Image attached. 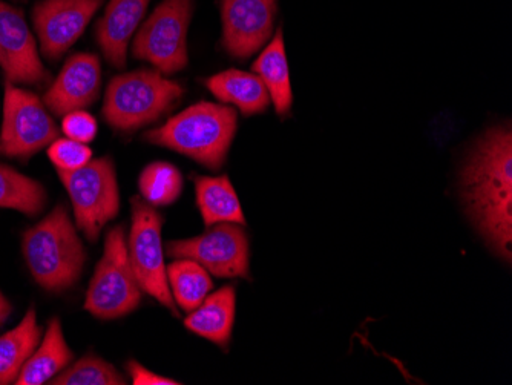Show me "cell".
Returning <instances> with one entry per match:
<instances>
[{
    "mask_svg": "<svg viewBox=\"0 0 512 385\" xmlns=\"http://www.w3.org/2000/svg\"><path fill=\"white\" fill-rule=\"evenodd\" d=\"M463 198L480 232L503 260L512 247V134L509 126L488 131L462 175Z\"/></svg>",
    "mask_w": 512,
    "mask_h": 385,
    "instance_id": "obj_1",
    "label": "cell"
},
{
    "mask_svg": "<svg viewBox=\"0 0 512 385\" xmlns=\"http://www.w3.org/2000/svg\"><path fill=\"white\" fill-rule=\"evenodd\" d=\"M238 114L234 108L200 102L169 119L160 128L146 132L152 145L172 149L200 165L217 171L237 134Z\"/></svg>",
    "mask_w": 512,
    "mask_h": 385,
    "instance_id": "obj_2",
    "label": "cell"
},
{
    "mask_svg": "<svg viewBox=\"0 0 512 385\" xmlns=\"http://www.w3.org/2000/svg\"><path fill=\"white\" fill-rule=\"evenodd\" d=\"M22 251L34 280L48 292H63L82 277L85 247L65 206L25 232Z\"/></svg>",
    "mask_w": 512,
    "mask_h": 385,
    "instance_id": "obj_3",
    "label": "cell"
},
{
    "mask_svg": "<svg viewBox=\"0 0 512 385\" xmlns=\"http://www.w3.org/2000/svg\"><path fill=\"white\" fill-rule=\"evenodd\" d=\"M183 94V86L166 79L160 71L120 74L106 88L103 117L117 131H137L165 116Z\"/></svg>",
    "mask_w": 512,
    "mask_h": 385,
    "instance_id": "obj_4",
    "label": "cell"
},
{
    "mask_svg": "<svg viewBox=\"0 0 512 385\" xmlns=\"http://www.w3.org/2000/svg\"><path fill=\"white\" fill-rule=\"evenodd\" d=\"M143 290L129 263L128 240L123 226L105 238V251L86 293L85 309L99 320H117L142 303Z\"/></svg>",
    "mask_w": 512,
    "mask_h": 385,
    "instance_id": "obj_5",
    "label": "cell"
},
{
    "mask_svg": "<svg viewBox=\"0 0 512 385\" xmlns=\"http://www.w3.org/2000/svg\"><path fill=\"white\" fill-rule=\"evenodd\" d=\"M57 174L73 203L77 228L94 243L120 211L119 183L112 158H96L77 171Z\"/></svg>",
    "mask_w": 512,
    "mask_h": 385,
    "instance_id": "obj_6",
    "label": "cell"
},
{
    "mask_svg": "<svg viewBox=\"0 0 512 385\" xmlns=\"http://www.w3.org/2000/svg\"><path fill=\"white\" fill-rule=\"evenodd\" d=\"M192 13V0H163L135 34L132 56L152 63L161 74L184 70Z\"/></svg>",
    "mask_w": 512,
    "mask_h": 385,
    "instance_id": "obj_7",
    "label": "cell"
},
{
    "mask_svg": "<svg viewBox=\"0 0 512 385\" xmlns=\"http://www.w3.org/2000/svg\"><path fill=\"white\" fill-rule=\"evenodd\" d=\"M132 224L128 238L129 263L143 292L178 315L166 272L161 228L163 218L143 198H131Z\"/></svg>",
    "mask_w": 512,
    "mask_h": 385,
    "instance_id": "obj_8",
    "label": "cell"
},
{
    "mask_svg": "<svg viewBox=\"0 0 512 385\" xmlns=\"http://www.w3.org/2000/svg\"><path fill=\"white\" fill-rule=\"evenodd\" d=\"M59 139V128L36 94L7 82L0 155L30 160Z\"/></svg>",
    "mask_w": 512,
    "mask_h": 385,
    "instance_id": "obj_9",
    "label": "cell"
},
{
    "mask_svg": "<svg viewBox=\"0 0 512 385\" xmlns=\"http://www.w3.org/2000/svg\"><path fill=\"white\" fill-rule=\"evenodd\" d=\"M168 255L197 261L215 277H249V241L237 223H218L198 237L169 241Z\"/></svg>",
    "mask_w": 512,
    "mask_h": 385,
    "instance_id": "obj_10",
    "label": "cell"
},
{
    "mask_svg": "<svg viewBox=\"0 0 512 385\" xmlns=\"http://www.w3.org/2000/svg\"><path fill=\"white\" fill-rule=\"evenodd\" d=\"M105 0H42L33 10L40 51L57 60L80 39Z\"/></svg>",
    "mask_w": 512,
    "mask_h": 385,
    "instance_id": "obj_11",
    "label": "cell"
},
{
    "mask_svg": "<svg viewBox=\"0 0 512 385\" xmlns=\"http://www.w3.org/2000/svg\"><path fill=\"white\" fill-rule=\"evenodd\" d=\"M0 68L8 82L42 85L51 74L37 51L36 39L19 8L0 0Z\"/></svg>",
    "mask_w": 512,
    "mask_h": 385,
    "instance_id": "obj_12",
    "label": "cell"
},
{
    "mask_svg": "<svg viewBox=\"0 0 512 385\" xmlns=\"http://www.w3.org/2000/svg\"><path fill=\"white\" fill-rule=\"evenodd\" d=\"M275 17L276 0H221L223 47L247 59L269 42Z\"/></svg>",
    "mask_w": 512,
    "mask_h": 385,
    "instance_id": "obj_13",
    "label": "cell"
},
{
    "mask_svg": "<svg viewBox=\"0 0 512 385\" xmlns=\"http://www.w3.org/2000/svg\"><path fill=\"white\" fill-rule=\"evenodd\" d=\"M102 86V65L99 57L89 53L74 54L66 60L43 102L54 116L88 108L96 102Z\"/></svg>",
    "mask_w": 512,
    "mask_h": 385,
    "instance_id": "obj_14",
    "label": "cell"
},
{
    "mask_svg": "<svg viewBox=\"0 0 512 385\" xmlns=\"http://www.w3.org/2000/svg\"><path fill=\"white\" fill-rule=\"evenodd\" d=\"M151 0H109L97 24L96 37L105 59L115 68L126 65L129 42L145 17Z\"/></svg>",
    "mask_w": 512,
    "mask_h": 385,
    "instance_id": "obj_15",
    "label": "cell"
},
{
    "mask_svg": "<svg viewBox=\"0 0 512 385\" xmlns=\"http://www.w3.org/2000/svg\"><path fill=\"white\" fill-rule=\"evenodd\" d=\"M235 289L232 286L223 287L218 292L207 295L203 303L192 310L191 315L184 320L195 335L209 339L221 349L229 346L235 321Z\"/></svg>",
    "mask_w": 512,
    "mask_h": 385,
    "instance_id": "obj_16",
    "label": "cell"
},
{
    "mask_svg": "<svg viewBox=\"0 0 512 385\" xmlns=\"http://www.w3.org/2000/svg\"><path fill=\"white\" fill-rule=\"evenodd\" d=\"M73 359L74 353L66 343L62 324H60L59 318H53L48 324V330L40 341L39 347L28 359L27 364L23 366L22 372L14 384H45L63 372Z\"/></svg>",
    "mask_w": 512,
    "mask_h": 385,
    "instance_id": "obj_17",
    "label": "cell"
},
{
    "mask_svg": "<svg viewBox=\"0 0 512 385\" xmlns=\"http://www.w3.org/2000/svg\"><path fill=\"white\" fill-rule=\"evenodd\" d=\"M206 86L221 103L237 106L244 116L261 114L270 103L269 91L256 74L224 71L207 79Z\"/></svg>",
    "mask_w": 512,
    "mask_h": 385,
    "instance_id": "obj_18",
    "label": "cell"
},
{
    "mask_svg": "<svg viewBox=\"0 0 512 385\" xmlns=\"http://www.w3.org/2000/svg\"><path fill=\"white\" fill-rule=\"evenodd\" d=\"M43 330L37 324V313L30 307L19 326L0 336V385L14 384L40 341Z\"/></svg>",
    "mask_w": 512,
    "mask_h": 385,
    "instance_id": "obj_19",
    "label": "cell"
},
{
    "mask_svg": "<svg viewBox=\"0 0 512 385\" xmlns=\"http://www.w3.org/2000/svg\"><path fill=\"white\" fill-rule=\"evenodd\" d=\"M253 71L263 80L269 91L270 100L275 106L278 116H287L292 108L293 94L290 85L289 65H287L286 47H284L283 30L276 31L272 42L261 53Z\"/></svg>",
    "mask_w": 512,
    "mask_h": 385,
    "instance_id": "obj_20",
    "label": "cell"
},
{
    "mask_svg": "<svg viewBox=\"0 0 512 385\" xmlns=\"http://www.w3.org/2000/svg\"><path fill=\"white\" fill-rule=\"evenodd\" d=\"M195 194L207 228L218 223L246 224L237 192L227 175L195 178Z\"/></svg>",
    "mask_w": 512,
    "mask_h": 385,
    "instance_id": "obj_21",
    "label": "cell"
},
{
    "mask_svg": "<svg viewBox=\"0 0 512 385\" xmlns=\"http://www.w3.org/2000/svg\"><path fill=\"white\" fill-rule=\"evenodd\" d=\"M172 297L180 309L192 312L209 295L214 283L211 275L197 261L181 258L166 267Z\"/></svg>",
    "mask_w": 512,
    "mask_h": 385,
    "instance_id": "obj_22",
    "label": "cell"
},
{
    "mask_svg": "<svg viewBox=\"0 0 512 385\" xmlns=\"http://www.w3.org/2000/svg\"><path fill=\"white\" fill-rule=\"evenodd\" d=\"M46 191L39 181L0 165V208L36 217L45 209Z\"/></svg>",
    "mask_w": 512,
    "mask_h": 385,
    "instance_id": "obj_23",
    "label": "cell"
},
{
    "mask_svg": "<svg viewBox=\"0 0 512 385\" xmlns=\"http://www.w3.org/2000/svg\"><path fill=\"white\" fill-rule=\"evenodd\" d=\"M143 200L151 206H169L183 191V175L168 162H154L143 169L138 178Z\"/></svg>",
    "mask_w": 512,
    "mask_h": 385,
    "instance_id": "obj_24",
    "label": "cell"
},
{
    "mask_svg": "<svg viewBox=\"0 0 512 385\" xmlns=\"http://www.w3.org/2000/svg\"><path fill=\"white\" fill-rule=\"evenodd\" d=\"M53 385H125L126 378L112 364L97 356L79 359L73 367L51 379Z\"/></svg>",
    "mask_w": 512,
    "mask_h": 385,
    "instance_id": "obj_25",
    "label": "cell"
},
{
    "mask_svg": "<svg viewBox=\"0 0 512 385\" xmlns=\"http://www.w3.org/2000/svg\"><path fill=\"white\" fill-rule=\"evenodd\" d=\"M50 157L57 171H77L88 165L92 160V151L85 143L76 142L66 137V139L54 140L48 149Z\"/></svg>",
    "mask_w": 512,
    "mask_h": 385,
    "instance_id": "obj_26",
    "label": "cell"
},
{
    "mask_svg": "<svg viewBox=\"0 0 512 385\" xmlns=\"http://www.w3.org/2000/svg\"><path fill=\"white\" fill-rule=\"evenodd\" d=\"M62 131L68 139L88 145L89 142L96 139L99 125L89 112L79 109V111L69 112L63 116Z\"/></svg>",
    "mask_w": 512,
    "mask_h": 385,
    "instance_id": "obj_27",
    "label": "cell"
},
{
    "mask_svg": "<svg viewBox=\"0 0 512 385\" xmlns=\"http://www.w3.org/2000/svg\"><path fill=\"white\" fill-rule=\"evenodd\" d=\"M126 370H128L129 376H131L132 384L134 385H178L180 382L174 381V379L165 378V376L157 375V373L151 372V370L143 367L140 362L129 361L126 364Z\"/></svg>",
    "mask_w": 512,
    "mask_h": 385,
    "instance_id": "obj_28",
    "label": "cell"
},
{
    "mask_svg": "<svg viewBox=\"0 0 512 385\" xmlns=\"http://www.w3.org/2000/svg\"><path fill=\"white\" fill-rule=\"evenodd\" d=\"M11 313H13V306H11L10 301L5 298L4 293L0 292V327L7 323Z\"/></svg>",
    "mask_w": 512,
    "mask_h": 385,
    "instance_id": "obj_29",
    "label": "cell"
}]
</instances>
